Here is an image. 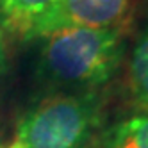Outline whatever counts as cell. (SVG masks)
I'll return each mask as SVG.
<instances>
[{
  "label": "cell",
  "mask_w": 148,
  "mask_h": 148,
  "mask_svg": "<svg viewBox=\"0 0 148 148\" xmlns=\"http://www.w3.org/2000/svg\"><path fill=\"white\" fill-rule=\"evenodd\" d=\"M123 29H71L43 39L38 75L56 91H97L118 71Z\"/></svg>",
  "instance_id": "6da1fadb"
},
{
  "label": "cell",
  "mask_w": 148,
  "mask_h": 148,
  "mask_svg": "<svg viewBox=\"0 0 148 148\" xmlns=\"http://www.w3.org/2000/svg\"><path fill=\"white\" fill-rule=\"evenodd\" d=\"M103 114L100 89L54 91L20 116L16 141L25 148H95Z\"/></svg>",
  "instance_id": "7a4b0ae2"
},
{
  "label": "cell",
  "mask_w": 148,
  "mask_h": 148,
  "mask_svg": "<svg viewBox=\"0 0 148 148\" xmlns=\"http://www.w3.org/2000/svg\"><path fill=\"white\" fill-rule=\"evenodd\" d=\"M130 0H56L32 25L25 41L71 29H123Z\"/></svg>",
  "instance_id": "3957f363"
},
{
  "label": "cell",
  "mask_w": 148,
  "mask_h": 148,
  "mask_svg": "<svg viewBox=\"0 0 148 148\" xmlns=\"http://www.w3.org/2000/svg\"><path fill=\"white\" fill-rule=\"evenodd\" d=\"M56 0H0V23L4 32L25 41L36 20Z\"/></svg>",
  "instance_id": "277c9868"
},
{
  "label": "cell",
  "mask_w": 148,
  "mask_h": 148,
  "mask_svg": "<svg viewBox=\"0 0 148 148\" xmlns=\"http://www.w3.org/2000/svg\"><path fill=\"white\" fill-rule=\"evenodd\" d=\"M95 148H148V114H134L103 129Z\"/></svg>",
  "instance_id": "5b68a950"
},
{
  "label": "cell",
  "mask_w": 148,
  "mask_h": 148,
  "mask_svg": "<svg viewBox=\"0 0 148 148\" xmlns=\"http://www.w3.org/2000/svg\"><path fill=\"white\" fill-rule=\"evenodd\" d=\"M129 88L137 107L148 114V30L141 36L129 64Z\"/></svg>",
  "instance_id": "8992f818"
},
{
  "label": "cell",
  "mask_w": 148,
  "mask_h": 148,
  "mask_svg": "<svg viewBox=\"0 0 148 148\" xmlns=\"http://www.w3.org/2000/svg\"><path fill=\"white\" fill-rule=\"evenodd\" d=\"M9 70V56H7V43H5V32L0 23V79Z\"/></svg>",
  "instance_id": "52a82bcc"
},
{
  "label": "cell",
  "mask_w": 148,
  "mask_h": 148,
  "mask_svg": "<svg viewBox=\"0 0 148 148\" xmlns=\"http://www.w3.org/2000/svg\"><path fill=\"white\" fill-rule=\"evenodd\" d=\"M2 148H25L22 143H18V141H14L13 145H9V146H2Z\"/></svg>",
  "instance_id": "ba28073f"
}]
</instances>
